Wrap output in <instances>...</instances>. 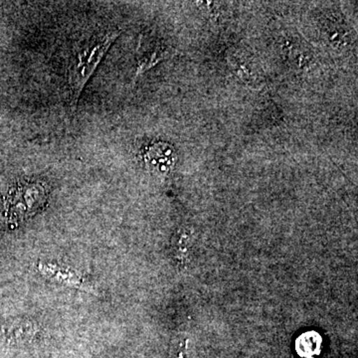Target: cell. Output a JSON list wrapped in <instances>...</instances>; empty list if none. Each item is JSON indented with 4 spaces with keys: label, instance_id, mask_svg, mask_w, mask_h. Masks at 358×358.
Listing matches in <instances>:
<instances>
[{
    "label": "cell",
    "instance_id": "2",
    "mask_svg": "<svg viewBox=\"0 0 358 358\" xmlns=\"http://www.w3.org/2000/svg\"><path fill=\"white\" fill-rule=\"evenodd\" d=\"M176 54V51L173 49L167 48L164 45L152 43V42L147 43L143 36H141L138 40V48H136L138 67H136V75H134V83L141 74L152 69L162 61L173 57Z\"/></svg>",
    "mask_w": 358,
    "mask_h": 358
},
{
    "label": "cell",
    "instance_id": "3",
    "mask_svg": "<svg viewBox=\"0 0 358 358\" xmlns=\"http://www.w3.org/2000/svg\"><path fill=\"white\" fill-rule=\"evenodd\" d=\"M317 336H301L300 341L296 343V350L301 357L312 358L315 355H319L320 350V338H315Z\"/></svg>",
    "mask_w": 358,
    "mask_h": 358
},
{
    "label": "cell",
    "instance_id": "4",
    "mask_svg": "<svg viewBox=\"0 0 358 358\" xmlns=\"http://www.w3.org/2000/svg\"><path fill=\"white\" fill-rule=\"evenodd\" d=\"M188 341L187 339H179L173 346L171 358H187Z\"/></svg>",
    "mask_w": 358,
    "mask_h": 358
},
{
    "label": "cell",
    "instance_id": "1",
    "mask_svg": "<svg viewBox=\"0 0 358 358\" xmlns=\"http://www.w3.org/2000/svg\"><path fill=\"white\" fill-rule=\"evenodd\" d=\"M120 34L121 30H110L98 33L77 44L68 68V102L71 114L76 113L82 92Z\"/></svg>",
    "mask_w": 358,
    "mask_h": 358
}]
</instances>
